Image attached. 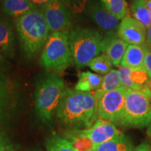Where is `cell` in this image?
I'll return each mask as SVG.
<instances>
[{
    "instance_id": "1",
    "label": "cell",
    "mask_w": 151,
    "mask_h": 151,
    "mask_svg": "<svg viewBox=\"0 0 151 151\" xmlns=\"http://www.w3.org/2000/svg\"><path fill=\"white\" fill-rule=\"evenodd\" d=\"M60 122L78 129L89 128L97 121V101L91 92L65 88L56 112Z\"/></svg>"
},
{
    "instance_id": "2",
    "label": "cell",
    "mask_w": 151,
    "mask_h": 151,
    "mask_svg": "<svg viewBox=\"0 0 151 151\" xmlns=\"http://www.w3.org/2000/svg\"><path fill=\"white\" fill-rule=\"evenodd\" d=\"M22 51L26 59H33L44 47L50 29L39 7L18 17L15 20Z\"/></svg>"
},
{
    "instance_id": "3",
    "label": "cell",
    "mask_w": 151,
    "mask_h": 151,
    "mask_svg": "<svg viewBox=\"0 0 151 151\" xmlns=\"http://www.w3.org/2000/svg\"><path fill=\"white\" fill-rule=\"evenodd\" d=\"M65 88L63 79L52 71L38 77L35 92V108L43 123L52 121Z\"/></svg>"
},
{
    "instance_id": "4",
    "label": "cell",
    "mask_w": 151,
    "mask_h": 151,
    "mask_svg": "<svg viewBox=\"0 0 151 151\" xmlns=\"http://www.w3.org/2000/svg\"><path fill=\"white\" fill-rule=\"evenodd\" d=\"M107 39L106 35L92 28L76 27L69 31V42L76 67H86L95 57L104 52Z\"/></svg>"
},
{
    "instance_id": "5",
    "label": "cell",
    "mask_w": 151,
    "mask_h": 151,
    "mask_svg": "<svg viewBox=\"0 0 151 151\" xmlns=\"http://www.w3.org/2000/svg\"><path fill=\"white\" fill-rule=\"evenodd\" d=\"M151 120V89L127 90L123 109L117 124L126 128L148 127Z\"/></svg>"
},
{
    "instance_id": "6",
    "label": "cell",
    "mask_w": 151,
    "mask_h": 151,
    "mask_svg": "<svg viewBox=\"0 0 151 151\" xmlns=\"http://www.w3.org/2000/svg\"><path fill=\"white\" fill-rule=\"evenodd\" d=\"M69 31L52 32L49 36L40 57L41 65L47 70L60 72L73 64Z\"/></svg>"
},
{
    "instance_id": "7",
    "label": "cell",
    "mask_w": 151,
    "mask_h": 151,
    "mask_svg": "<svg viewBox=\"0 0 151 151\" xmlns=\"http://www.w3.org/2000/svg\"><path fill=\"white\" fill-rule=\"evenodd\" d=\"M127 90L125 87L121 86L99 98L97 100L98 117L117 124L123 109Z\"/></svg>"
},
{
    "instance_id": "8",
    "label": "cell",
    "mask_w": 151,
    "mask_h": 151,
    "mask_svg": "<svg viewBox=\"0 0 151 151\" xmlns=\"http://www.w3.org/2000/svg\"><path fill=\"white\" fill-rule=\"evenodd\" d=\"M39 7L51 32L69 31L71 13L65 0H51Z\"/></svg>"
},
{
    "instance_id": "9",
    "label": "cell",
    "mask_w": 151,
    "mask_h": 151,
    "mask_svg": "<svg viewBox=\"0 0 151 151\" xmlns=\"http://www.w3.org/2000/svg\"><path fill=\"white\" fill-rule=\"evenodd\" d=\"M86 14L106 35H117L119 27L118 19L107 10L100 1H90L87 5Z\"/></svg>"
},
{
    "instance_id": "10",
    "label": "cell",
    "mask_w": 151,
    "mask_h": 151,
    "mask_svg": "<svg viewBox=\"0 0 151 151\" xmlns=\"http://www.w3.org/2000/svg\"><path fill=\"white\" fill-rule=\"evenodd\" d=\"M117 35L129 45H143L146 43L147 28L136 19L127 15L119 24Z\"/></svg>"
},
{
    "instance_id": "11",
    "label": "cell",
    "mask_w": 151,
    "mask_h": 151,
    "mask_svg": "<svg viewBox=\"0 0 151 151\" xmlns=\"http://www.w3.org/2000/svg\"><path fill=\"white\" fill-rule=\"evenodd\" d=\"M77 130L81 135L88 138L95 146L122 134L114 123L100 118L97 119L90 127Z\"/></svg>"
},
{
    "instance_id": "12",
    "label": "cell",
    "mask_w": 151,
    "mask_h": 151,
    "mask_svg": "<svg viewBox=\"0 0 151 151\" xmlns=\"http://www.w3.org/2000/svg\"><path fill=\"white\" fill-rule=\"evenodd\" d=\"M122 86L133 90H139L148 86L149 77L143 67H120L118 69Z\"/></svg>"
},
{
    "instance_id": "13",
    "label": "cell",
    "mask_w": 151,
    "mask_h": 151,
    "mask_svg": "<svg viewBox=\"0 0 151 151\" xmlns=\"http://www.w3.org/2000/svg\"><path fill=\"white\" fill-rule=\"evenodd\" d=\"M16 50V37L14 26L6 16H0V54L5 58L14 55Z\"/></svg>"
},
{
    "instance_id": "14",
    "label": "cell",
    "mask_w": 151,
    "mask_h": 151,
    "mask_svg": "<svg viewBox=\"0 0 151 151\" xmlns=\"http://www.w3.org/2000/svg\"><path fill=\"white\" fill-rule=\"evenodd\" d=\"M117 36V35H107L108 39L104 52L110 58L113 66L116 67L121 65L126 49L129 46L127 43Z\"/></svg>"
},
{
    "instance_id": "15",
    "label": "cell",
    "mask_w": 151,
    "mask_h": 151,
    "mask_svg": "<svg viewBox=\"0 0 151 151\" xmlns=\"http://www.w3.org/2000/svg\"><path fill=\"white\" fill-rule=\"evenodd\" d=\"M147 46L143 45H129L126 49L122 67L130 68H139L144 67V59Z\"/></svg>"
},
{
    "instance_id": "16",
    "label": "cell",
    "mask_w": 151,
    "mask_h": 151,
    "mask_svg": "<svg viewBox=\"0 0 151 151\" xmlns=\"http://www.w3.org/2000/svg\"><path fill=\"white\" fill-rule=\"evenodd\" d=\"M37 7L29 0H3L2 11L7 16L18 18Z\"/></svg>"
},
{
    "instance_id": "17",
    "label": "cell",
    "mask_w": 151,
    "mask_h": 151,
    "mask_svg": "<svg viewBox=\"0 0 151 151\" xmlns=\"http://www.w3.org/2000/svg\"><path fill=\"white\" fill-rule=\"evenodd\" d=\"M103 76L91 71H83L78 74V80L75 86V90L83 92L97 90L101 86Z\"/></svg>"
},
{
    "instance_id": "18",
    "label": "cell",
    "mask_w": 151,
    "mask_h": 151,
    "mask_svg": "<svg viewBox=\"0 0 151 151\" xmlns=\"http://www.w3.org/2000/svg\"><path fill=\"white\" fill-rule=\"evenodd\" d=\"M121 86H122L120 81L118 70L111 69L108 73L104 76L101 86L99 87V89L95 90L93 94L97 101L104 94L118 89Z\"/></svg>"
},
{
    "instance_id": "19",
    "label": "cell",
    "mask_w": 151,
    "mask_h": 151,
    "mask_svg": "<svg viewBox=\"0 0 151 151\" xmlns=\"http://www.w3.org/2000/svg\"><path fill=\"white\" fill-rule=\"evenodd\" d=\"M133 145L129 139L123 134L112 140L97 145L94 151H134Z\"/></svg>"
},
{
    "instance_id": "20",
    "label": "cell",
    "mask_w": 151,
    "mask_h": 151,
    "mask_svg": "<svg viewBox=\"0 0 151 151\" xmlns=\"http://www.w3.org/2000/svg\"><path fill=\"white\" fill-rule=\"evenodd\" d=\"M64 137L71 143L76 151H92L95 147L88 138L81 135L77 129L66 132Z\"/></svg>"
},
{
    "instance_id": "21",
    "label": "cell",
    "mask_w": 151,
    "mask_h": 151,
    "mask_svg": "<svg viewBox=\"0 0 151 151\" xmlns=\"http://www.w3.org/2000/svg\"><path fill=\"white\" fill-rule=\"evenodd\" d=\"M133 18L140 22L147 29L151 26V16L145 0H133L130 6Z\"/></svg>"
},
{
    "instance_id": "22",
    "label": "cell",
    "mask_w": 151,
    "mask_h": 151,
    "mask_svg": "<svg viewBox=\"0 0 151 151\" xmlns=\"http://www.w3.org/2000/svg\"><path fill=\"white\" fill-rule=\"evenodd\" d=\"M47 151H76L71 143L64 137L53 134L46 139Z\"/></svg>"
},
{
    "instance_id": "23",
    "label": "cell",
    "mask_w": 151,
    "mask_h": 151,
    "mask_svg": "<svg viewBox=\"0 0 151 151\" xmlns=\"http://www.w3.org/2000/svg\"><path fill=\"white\" fill-rule=\"evenodd\" d=\"M88 66L94 72L106 75L112 69L113 65L110 58L104 53L95 57L90 61Z\"/></svg>"
},
{
    "instance_id": "24",
    "label": "cell",
    "mask_w": 151,
    "mask_h": 151,
    "mask_svg": "<svg viewBox=\"0 0 151 151\" xmlns=\"http://www.w3.org/2000/svg\"><path fill=\"white\" fill-rule=\"evenodd\" d=\"M111 14L118 20H122L127 15V4L125 0H101Z\"/></svg>"
},
{
    "instance_id": "25",
    "label": "cell",
    "mask_w": 151,
    "mask_h": 151,
    "mask_svg": "<svg viewBox=\"0 0 151 151\" xmlns=\"http://www.w3.org/2000/svg\"><path fill=\"white\" fill-rule=\"evenodd\" d=\"M11 97V88L9 79L0 85V116L8 108Z\"/></svg>"
},
{
    "instance_id": "26",
    "label": "cell",
    "mask_w": 151,
    "mask_h": 151,
    "mask_svg": "<svg viewBox=\"0 0 151 151\" xmlns=\"http://www.w3.org/2000/svg\"><path fill=\"white\" fill-rule=\"evenodd\" d=\"M12 150L9 139H7L3 132L0 130V151H9Z\"/></svg>"
},
{
    "instance_id": "27",
    "label": "cell",
    "mask_w": 151,
    "mask_h": 151,
    "mask_svg": "<svg viewBox=\"0 0 151 151\" xmlns=\"http://www.w3.org/2000/svg\"><path fill=\"white\" fill-rule=\"evenodd\" d=\"M144 68L146 69L149 79L151 78V48H146L144 59Z\"/></svg>"
},
{
    "instance_id": "28",
    "label": "cell",
    "mask_w": 151,
    "mask_h": 151,
    "mask_svg": "<svg viewBox=\"0 0 151 151\" xmlns=\"http://www.w3.org/2000/svg\"><path fill=\"white\" fill-rule=\"evenodd\" d=\"M134 151H151V146L148 143L144 142L134 149Z\"/></svg>"
},
{
    "instance_id": "29",
    "label": "cell",
    "mask_w": 151,
    "mask_h": 151,
    "mask_svg": "<svg viewBox=\"0 0 151 151\" xmlns=\"http://www.w3.org/2000/svg\"><path fill=\"white\" fill-rule=\"evenodd\" d=\"M6 58H5L3 55L0 54V73H2L7 67Z\"/></svg>"
},
{
    "instance_id": "30",
    "label": "cell",
    "mask_w": 151,
    "mask_h": 151,
    "mask_svg": "<svg viewBox=\"0 0 151 151\" xmlns=\"http://www.w3.org/2000/svg\"><path fill=\"white\" fill-rule=\"evenodd\" d=\"M147 48H151V26L148 29H147V35L146 43Z\"/></svg>"
},
{
    "instance_id": "31",
    "label": "cell",
    "mask_w": 151,
    "mask_h": 151,
    "mask_svg": "<svg viewBox=\"0 0 151 151\" xmlns=\"http://www.w3.org/2000/svg\"><path fill=\"white\" fill-rule=\"evenodd\" d=\"M29 1H31L32 3L37 6H40L45 4L51 1V0H29Z\"/></svg>"
},
{
    "instance_id": "32",
    "label": "cell",
    "mask_w": 151,
    "mask_h": 151,
    "mask_svg": "<svg viewBox=\"0 0 151 151\" xmlns=\"http://www.w3.org/2000/svg\"><path fill=\"white\" fill-rule=\"evenodd\" d=\"M147 134L150 138H151V120L148 126V129H147Z\"/></svg>"
},
{
    "instance_id": "33",
    "label": "cell",
    "mask_w": 151,
    "mask_h": 151,
    "mask_svg": "<svg viewBox=\"0 0 151 151\" xmlns=\"http://www.w3.org/2000/svg\"><path fill=\"white\" fill-rule=\"evenodd\" d=\"M146 1V5H147V7H148V11L151 16V0L150 1Z\"/></svg>"
},
{
    "instance_id": "34",
    "label": "cell",
    "mask_w": 151,
    "mask_h": 151,
    "mask_svg": "<svg viewBox=\"0 0 151 151\" xmlns=\"http://www.w3.org/2000/svg\"><path fill=\"white\" fill-rule=\"evenodd\" d=\"M148 86H149V88H150V89H151V78H150V79H149Z\"/></svg>"
},
{
    "instance_id": "35",
    "label": "cell",
    "mask_w": 151,
    "mask_h": 151,
    "mask_svg": "<svg viewBox=\"0 0 151 151\" xmlns=\"http://www.w3.org/2000/svg\"><path fill=\"white\" fill-rule=\"evenodd\" d=\"M145 1H150V0H145Z\"/></svg>"
},
{
    "instance_id": "36",
    "label": "cell",
    "mask_w": 151,
    "mask_h": 151,
    "mask_svg": "<svg viewBox=\"0 0 151 151\" xmlns=\"http://www.w3.org/2000/svg\"><path fill=\"white\" fill-rule=\"evenodd\" d=\"M9 151H14L13 150H9Z\"/></svg>"
},
{
    "instance_id": "37",
    "label": "cell",
    "mask_w": 151,
    "mask_h": 151,
    "mask_svg": "<svg viewBox=\"0 0 151 151\" xmlns=\"http://www.w3.org/2000/svg\"><path fill=\"white\" fill-rule=\"evenodd\" d=\"M92 151H94V150H92Z\"/></svg>"
}]
</instances>
